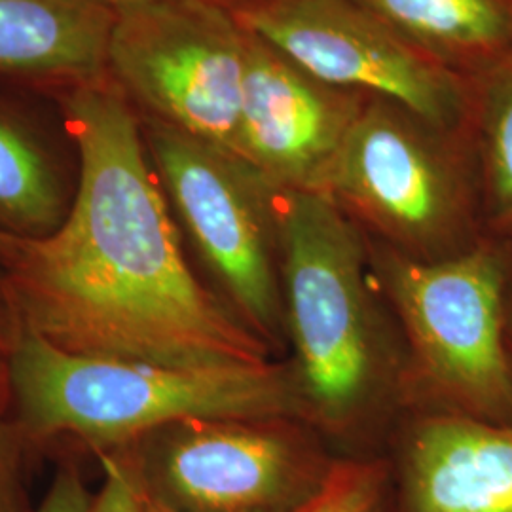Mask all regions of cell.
Listing matches in <instances>:
<instances>
[{
	"label": "cell",
	"instance_id": "cell-1",
	"mask_svg": "<svg viewBox=\"0 0 512 512\" xmlns=\"http://www.w3.org/2000/svg\"><path fill=\"white\" fill-rule=\"evenodd\" d=\"M57 99L78 154L76 192L54 234L16 238L0 258L21 329L90 357L266 363L268 344L190 268L126 95L105 76Z\"/></svg>",
	"mask_w": 512,
	"mask_h": 512
},
{
	"label": "cell",
	"instance_id": "cell-2",
	"mask_svg": "<svg viewBox=\"0 0 512 512\" xmlns=\"http://www.w3.org/2000/svg\"><path fill=\"white\" fill-rule=\"evenodd\" d=\"M8 365L33 446L65 437L101 456L177 421L310 418L293 368L270 361L167 366L90 357L21 329Z\"/></svg>",
	"mask_w": 512,
	"mask_h": 512
},
{
	"label": "cell",
	"instance_id": "cell-3",
	"mask_svg": "<svg viewBox=\"0 0 512 512\" xmlns=\"http://www.w3.org/2000/svg\"><path fill=\"white\" fill-rule=\"evenodd\" d=\"M274 211L294 376L311 420L336 431L363 414L378 384L363 243L323 192L275 190Z\"/></svg>",
	"mask_w": 512,
	"mask_h": 512
},
{
	"label": "cell",
	"instance_id": "cell-4",
	"mask_svg": "<svg viewBox=\"0 0 512 512\" xmlns=\"http://www.w3.org/2000/svg\"><path fill=\"white\" fill-rule=\"evenodd\" d=\"M387 291L412 378L440 414L512 425L509 264L482 243L439 260L391 258Z\"/></svg>",
	"mask_w": 512,
	"mask_h": 512
},
{
	"label": "cell",
	"instance_id": "cell-5",
	"mask_svg": "<svg viewBox=\"0 0 512 512\" xmlns=\"http://www.w3.org/2000/svg\"><path fill=\"white\" fill-rule=\"evenodd\" d=\"M247 31L219 0H139L116 6L107 76L139 118L234 152Z\"/></svg>",
	"mask_w": 512,
	"mask_h": 512
},
{
	"label": "cell",
	"instance_id": "cell-6",
	"mask_svg": "<svg viewBox=\"0 0 512 512\" xmlns=\"http://www.w3.org/2000/svg\"><path fill=\"white\" fill-rule=\"evenodd\" d=\"M110 454L177 512L302 511L338 461L293 420L177 421Z\"/></svg>",
	"mask_w": 512,
	"mask_h": 512
},
{
	"label": "cell",
	"instance_id": "cell-7",
	"mask_svg": "<svg viewBox=\"0 0 512 512\" xmlns=\"http://www.w3.org/2000/svg\"><path fill=\"white\" fill-rule=\"evenodd\" d=\"M141 126L169 207L226 304L264 342L277 338L285 319L274 188L224 148L160 122Z\"/></svg>",
	"mask_w": 512,
	"mask_h": 512
},
{
	"label": "cell",
	"instance_id": "cell-8",
	"mask_svg": "<svg viewBox=\"0 0 512 512\" xmlns=\"http://www.w3.org/2000/svg\"><path fill=\"white\" fill-rule=\"evenodd\" d=\"M241 25L313 78L372 92L442 128L458 114L452 76L357 0H249Z\"/></svg>",
	"mask_w": 512,
	"mask_h": 512
},
{
	"label": "cell",
	"instance_id": "cell-9",
	"mask_svg": "<svg viewBox=\"0 0 512 512\" xmlns=\"http://www.w3.org/2000/svg\"><path fill=\"white\" fill-rule=\"evenodd\" d=\"M247 37L232 154L274 190L321 192L363 110L359 95L313 78L249 31Z\"/></svg>",
	"mask_w": 512,
	"mask_h": 512
},
{
	"label": "cell",
	"instance_id": "cell-10",
	"mask_svg": "<svg viewBox=\"0 0 512 512\" xmlns=\"http://www.w3.org/2000/svg\"><path fill=\"white\" fill-rule=\"evenodd\" d=\"M321 192L410 245L439 241L458 211L456 184L439 154L380 105L363 107Z\"/></svg>",
	"mask_w": 512,
	"mask_h": 512
},
{
	"label": "cell",
	"instance_id": "cell-11",
	"mask_svg": "<svg viewBox=\"0 0 512 512\" xmlns=\"http://www.w3.org/2000/svg\"><path fill=\"white\" fill-rule=\"evenodd\" d=\"M384 512H512V425L433 412L404 437Z\"/></svg>",
	"mask_w": 512,
	"mask_h": 512
},
{
	"label": "cell",
	"instance_id": "cell-12",
	"mask_svg": "<svg viewBox=\"0 0 512 512\" xmlns=\"http://www.w3.org/2000/svg\"><path fill=\"white\" fill-rule=\"evenodd\" d=\"M114 14L107 0H0V80L59 95L105 78Z\"/></svg>",
	"mask_w": 512,
	"mask_h": 512
},
{
	"label": "cell",
	"instance_id": "cell-13",
	"mask_svg": "<svg viewBox=\"0 0 512 512\" xmlns=\"http://www.w3.org/2000/svg\"><path fill=\"white\" fill-rule=\"evenodd\" d=\"M74 192L52 148L0 105V232L19 239L54 234L73 207Z\"/></svg>",
	"mask_w": 512,
	"mask_h": 512
},
{
	"label": "cell",
	"instance_id": "cell-14",
	"mask_svg": "<svg viewBox=\"0 0 512 512\" xmlns=\"http://www.w3.org/2000/svg\"><path fill=\"white\" fill-rule=\"evenodd\" d=\"M406 42L446 52H475L501 44L511 18L497 0H357ZM418 48V46H416Z\"/></svg>",
	"mask_w": 512,
	"mask_h": 512
},
{
	"label": "cell",
	"instance_id": "cell-15",
	"mask_svg": "<svg viewBox=\"0 0 512 512\" xmlns=\"http://www.w3.org/2000/svg\"><path fill=\"white\" fill-rule=\"evenodd\" d=\"M31 448L14 401L8 355L0 353V512H35L25 494V463Z\"/></svg>",
	"mask_w": 512,
	"mask_h": 512
},
{
	"label": "cell",
	"instance_id": "cell-16",
	"mask_svg": "<svg viewBox=\"0 0 512 512\" xmlns=\"http://www.w3.org/2000/svg\"><path fill=\"white\" fill-rule=\"evenodd\" d=\"M389 469L374 459H338L311 512H370L387 488Z\"/></svg>",
	"mask_w": 512,
	"mask_h": 512
},
{
	"label": "cell",
	"instance_id": "cell-17",
	"mask_svg": "<svg viewBox=\"0 0 512 512\" xmlns=\"http://www.w3.org/2000/svg\"><path fill=\"white\" fill-rule=\"evenodd\" d=\"M488 181L497 219L512 226V82L499 95L490 118Z\"/></svg>",
	"mask_w": 512,
	"mask_h": 512
},
{
	"label": "cell",
	"instance_id": "cell-18",
	"mask_svg": "<svg viewBox=\"0 0 512 512\" xmlns=\"http://www.w3.org/2000/svg\"><path fill=\"white\" fill-rule=\"evenodd\" d=\"M101 461L105 480L93 495L90 512H141L139 490L126 463L112 454L97 456Z\"/></svg>",
	"mask_w": 512,
	"mask_h": 512
},
{
	"label": "cell",
	"instance_id": "cell-19",
	"mask_svg": "<svg viewBox=\"0 0 512 512\" xmlns=\"http://www.w3.org/2000/svg\"><path fill=\"white\" fill-rule=\"evenodd\" d=\"M92 495L74 467H63L55 473L50 490L35 512H90Z\"/></svg>",
	"mask_w": 512,
	"mask_h": 512
},
{
	"label": "cell",
	"instance_id": "cell-20",
	"mask_svg": "<svg viewBox=\"0 0 512 512\" xmlns=\"http://www.w3.org/2000/svg\"><path fill=\"white\" fill-rule=\"evenodd\" d=\"M19 336H21V325L14 308L10 306L6 294L0 289V353L10 355L12 349L16 348Z\"/></svg>",
	"mask_w": 512,
	"mask_h": 512
},
{
	"label": "cell",
	"instance_id": "cell-21",
	"mask_svg": "<svg viewBox=\"0 0 512 512\" xmlns=\"http://www.w3.org/2000/svg\"><path fill=\"white\" fill-rule=\"evenodd\" d=\"M128 467V465H126ZM131 473V471H129ZM137 482V480H135ZM137 490H139V501H141V512H177L173 511L171 507H167L165 503H162L160 499H156V497H152V495H148L145 490H141V486L137 484ZM319 499V497H317ZM315 499V501H317ZM315 501L311 503V505H308L306 509H302V511L298 512H311V509H313V505H315Z\"/></svg>",
	"mask_w": 512,
	"mask_h": 512
},
{
	"label": "cell",
	"instance_id": "cell-22",
	"mask_svg": "<svg viewBox=\"0 0 512 512\" xmlns=\"http://www.w3.org/2000/svg\"><path fill=\"white\" fill-rule=\"evenodd\" d=\"M12 241H14V236H8V234L0 232V258H2V256H4V253H6L8 249H10Z\"/></svg>",
	"mask_w": 512,
	"mask_h": 512
},
{
	"label": "cell",
	"instance_id": "cell-23",
	"mask_svg": "<svg viewBox=\"0 0 512 512\" xmlns=\"http://www.w3.org/2000/svg\"><path fill=\"white\" fill-rule=\"evenodd\" d=\"M509 342H511L512 349V294L511 300H509Z\"/></svg>",
	"mask_w": 512,
	"mask_h": 512
},
{
	"label": "cell",
	"instance_id": "cell-24",
	"mask_svg": "<svg viewBox=\"0 0 512 512\" xmlns=\"http://www.w3.org/2000/svg\"><path fill=\"white\" fill-rule=\"evenodd\" d=\"M107 2L114 6H120V4H129V2H139V0H107Z\"/></svg>",
	"mask_w": 512,
	"mask_h": 512
},
{
	"label": "cell",
	"instance_id": "cell-25",
	"mask_svg": "<svg viewBox=\"0 0 512 512\" xmlns=\"http://www.w3.org/2000/svg\"><path fill=\"white\" fill-rule=\"evenodd\" d=\"M370 512H384V499H382V501H380V503H378V505H376V507H374Z\"/></svg>",
	"mask_w": 512,
	"mask_h": 512
}]
</instances>
